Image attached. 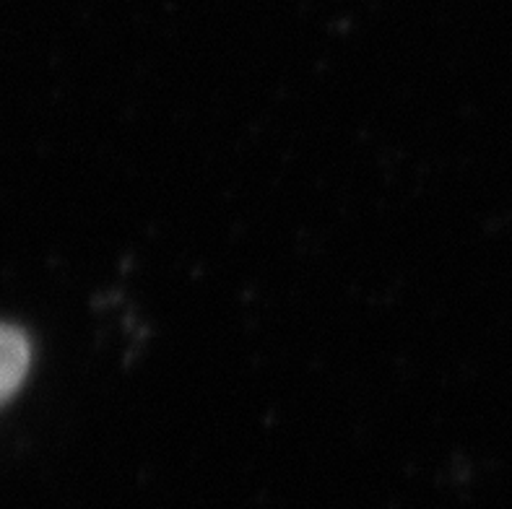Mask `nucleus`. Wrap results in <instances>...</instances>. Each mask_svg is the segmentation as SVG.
Returning a JSON list of instances; mask_svg holds the SVG:
<instances>
[{"mask_svg":"<svg viewBox=\"0 0 512 509\" xmlns=\"http://www.w3.org/2000/svg\"><path fill=\"white\" fill-rule=\"evenodd\" d=\"M29 369V343L21 330L0 323V403H6Z\"/></svg>","mask_w":512,"mask_h":509,"instance_id":"f257e3e1","label":"nucleus"}]
</instances>
